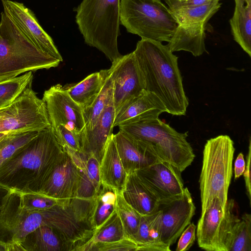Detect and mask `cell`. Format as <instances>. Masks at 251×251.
Wrapping results in <instances>:
<instances>
[{
  "label": "cell",
  "instance_id": "1",
  "mask_svg": "<svg viewBox=\"0 0 251 251\" xmlns=\"http://www.w3.org/2000/svg\"><path fill=\"white\" fill-rule=\"evenodd\" d=\"M133 53L147 91L157 96L167 112L186 114L189 101L178 65V57L161 42L141 39Z\"/></svg>",
  "mask_w": 251,
  "mask_h": 251
},
{
  "label": "cell",
  "instance_id": "2",
  "mask_svg": "<svg viewBox=\"0 0 251 251\" xmlns=\"http://www.w3.org/2000/svg\"><path fill=\"white\" fill-rule=\"evenodd\" d=\"M63 151L51 126L39 131L0 167V184L21 193H38Z\"/></svg>",
  "mask_w": 251,
  "mask_h": 251
},
{
  "label": "cell",
  "instance_id": "3",
  "mask_svg": "<svg viewBox=\"0 0 251 251\" xmlns=\"http://www.w3.org/2000/svg\"><path fill=\"white\" fill-rule=\"evenodd\" d=\"M120 0H83L75 21L85 42L103 53L112 62L122 57L118 49Z\"/></svg>",
  "mask_w": 251,
  "mask_h": 251
},
{
  "label": "cell",
  "instance_id": "4",
  "mask_svg": "<svg viewBox=\"0 0 251 251\" xmlns=\"http://www.w3.org/2000/svg\"><path fill=\"white\" fill-rule=\"evenodd\" d=\"M61 61L40 50L3 12L0 21V81L49 69Z\"/></svg>",
  "mask_w": 251,
  "mask_h": 251
},
{
  "label": "cell",
  "instance_id": "5",
  "mask_svg": "<svg viewBox=\"0 0 251 251\" xmlns=\"http://www.w3.org/2000/svg\"><path fill=\"white\" fill-rule=\"evenodd\" d=\"M234 152V142L228 135H220L206 141L199 180L201 213L216 198L226 206Z\"/></svg>",
  "mask_w": 251,
  "mask_h": 251
},
{
  "label": "cell",
  "instance_id": "6",
  "mask_svg": "<svg viewBox=\"0 0 251 251\" xmlns=\"http://www.w3.org/2000/svg\"><path fill=\"white\" fill-rule=\"evenodd\" d=\"M119 127L132 138L152 146L162 161L169 162L181 172L195 158L192 147L187 140L188 132H179L159 118Z\"/></svg>",
  "mask_w": 251,
  "mask_h": 251
},
{
  "label": "cell",
  "instance_id": "7",
  "mask_svg": "<svg viewBox=\"0 0 251 251\" xmlns=\"http://www.w3.org/2000/svg\"><path fill=\"white\" fill-rule=\"evenodd\" d=\"M120 23L141 39L169 42L178 24L161 0H121Z\"/></svg>",
  "mask_w": 251,
  "mask_h": 251
},
{
  "label": "cell",
  "instance_id": "8",
  "mask_svg": "<svg viewBox=\"0 0 251 251\" xmlns=\"http://www.w3.org/2000/svg\"><path fill=\"white\" fill-rule=\"evenodd\" d=\"M31 84L0 110V132L40 131L51 126L46 103L37 96Z\"/></svg>",
  "mask_w": 251,
  "mask_h": 251
},
{
  "label": "cell",
  "instance_id": "9",
  "mask_svg": "<svg viewBox=\"0 0 251 251\" xmlns=\"http://www.w3.org/2000/svg\"><path fill=\"white\" fill-rule=\"evenodd\" d=\"M237 212L233 199L227 200L224 207L219 199L214 198L201 213L196 226L199 247L208 251H226V239L234 225L240 219Z\"/></svg>",
  "mask_w": 251,
  "mask_h": 251
},
{
  "label": "cell",
  "instance_id": "10",
  "mask_svg": "<svg viewBox=\"0 0 251 251\" xmlns=\"http://www.w3.org/2000/svg\"><path fill=\"white\" fill-rule=\"evenodd\" d=\"M108 70L113 82L116 115L124 106L146 91L145 83L133 52L112 63Z\"/></svg>",
  "mask_w": 251,
  "mask_h": 251
},
{
  "label": "cell",
  "instance_id": "11",
  "mask_svg": "<svg viewBox=\"0 0 251 251\" xmlns=\"http://www.w3.org/2000/svg\"><path fill=\"white\" fill-rule=\"evenodd\" d=\"M42 99L52 128L62 125L79 135L85 125L83 109L72 99L65 87L60 84L51 86L45 91Z\"/></svg>",
  "mask_w": 251,
  "mask_h": 251
},
{
  "label": "cell",
  "instance_id": "12",
  "mask_svg": "<svg viewBox=\"0 0 251 251\" xmlns=\"http://www.w3.org/2000/svg\"><path fill=\"white\" fill-rule=\"evenodd\" d=\"M159 209L162 213L161 239L165 245L170 247L191 223L196 206L191 194L185 187L179 197L160 203Z\"/></svg>",
  "mask_w": 251,
  "mask_h": 251
},
{
  "label": "cell",
  "instance_id": "13",
  "mask_svg": "<svg viewBox=\"0 0 251 251\" xmlns=\"http://www.w3.org/2000/svg\"><path fill=\"white\" fill-rule=\"evenodd\" d=\"M1 0L3 12L25 37L44 53L62 61L52 39L40 25L32 11L22 3Z\"/></svg>",
  "mask_w": 251,
  "mask_h": 251
},
{
  "label": "cell",
  "instance_id": "14",
  "mask_svg": "<svg viewBox=\"0 0 251 251\" xmlns=\"http://www.w3.org/2000/svg\"><path fill=\"white\" fill-rule=\"evenodd\" d=\"M135 172L160 203L174 199L183 192L181 172L167 161H159Z\"/></svg>",
  "mask_w": 251,
  "mask_h": 251
},
{
  "label": "cell",
  "instance_id": "15",
  "mask_svg": "<svg viewBox=\"0 0 251 251\" xmlns=\"http://www.w3.org/2000/svg\"><path fill=\"white\" fill-rule=\"evenodd\" d=\"M79 178L78 167L69 154L64 151L38 193L59 200L75 198Z\"/></svg>",
  "mask_w": 251,
  "mask_h": 251
},
{
  "label": "cell",
  "instance_id": "16",
  "mask_svg": "<svg viewBox=\"0 0 251 251\" xmlns=\"http://www.w3.org/2000/svg\"><path fill=\"white\" fill-rule=\"evenodd\" d=\"M115 141L123 166L127 174L162 161L154 147L119 131Z\"/></svg>",
  "mask_w": 251,
  "mask_h": 251
},
{
  "label": "cell",
  "instance_id": "17",
  "mask_svg": "<svg viewBox=\"0 0 251 251\" xmlns=\"http://www.w3.org/2000/svg\"><path fill=\"white\" fill-rule=\"evenodd\" d=\"M116 113L112 100L105 108L95 126L90 129H83L79 135L81 152L94 155L100 163L106 145L113 133Z\"/></svg>",
  "mask_w": 251,
  "mask_h": 251
},
{
  "label": "cell",
  "instance_id": "18",
  "mask_svg": "<svg viewBox=\"0 0 251 251\" xmlns=\"http://www.w3.org/2000/svg\"><path fill=\"white\" fill-rule=\"evenodd\" d=\"M163 112L167 111L159 99L153 93L145 91L116 115L113 126L157 119Z\"/></svg>",
  "mask_w": 251,
  "mask_h": 251
},
{
  "label": "cell",
  "instance_id": "19",
  "mask_svg": "<svg viewBox=\"0 0 251 251\" xmlns=\"http://www.w3.org/2000/svg\"><path fill=\"white\" fill-rule=\"evenodd\" d=\"M121 195L141 216L151 214L159 209V201L135 172L128 174Z\"/></svg>",
  "mask_w": 251,
  "mask_h": 251
},
{
  "label": "cell",
  "instance_id": "20",
  "mask_svg": "<svg viewBox=\"0 0 251 251\" xmlns=\"http://www.w3.org/2000/svg\"><path fill=\"white\" fill-rule=\"evenodd\" d=\"M100 169L101 184L121 194L128 174L119 155L113 133L107 142Z\"/></svg>",
  "mask_w": 251,
  "mask_h": 251
},
{
  "label": "cell",
  "instance_id": "21",
  "mask_svg": "<svg viewBox=\"0 0 251 251\" xmlns=\"http://www.w3.org/2000/svg\"><path fill=\"white\" fill-rule=\"evenodd\" d=\"M205 25L204 24L178 25L167 47L172 52L183 50L196 57L202 55L206 51Z\"/></svg>",
  "mask_w": 251,
  "mask_h": 251
},
{
  "label": "cell",
  "instance_id": "22",
  "mask_svg": "<svg viewBox=\"0 0 251 251\" xmlns=\"http://www.w3.org/2000/svg\"><path fill=\"white\" fill-rule=\"evenodd\" d=\"M161 210L148 215L141 216L137 233L133 241L137 244L138 251H170L161 239Z\"/></svg>",
  "mask_w": 251,
  "mask_h": 251
},
{
  "label": "cell",
  "instance_id": "23",
  "mask_svg": "<svg viewBox=\"0 0 251 251\" xmlns=\"http://www.w3.org/2000/svg\"><path fill=\"white\" fill-rule=\"evenodd\" d=\"M25 251H72L69 244L54 228L42 225L21 243Z\"/></svg>",
  "mask_w": 251,
  "mask_h": 251
},
{
  "label": "cell",
  "instance_id": "24",
  "mask_svg": "<svg viewBox=\"0 0 251 251\" xmlns=\"http://www.w3.org/2000/svg\"><path fill=\"white\" fill-rule=\"evenodd\" d=\"M79 178L77 198L92 199L98 194L101 185L100 163L93 155H89L77 165Z\"/></svg>",
  "mask_w": 251,
  "mask_h": 251
},
{
  "label": "cell",
  "instance_id": "25",
  "mask_svg": "<svg viewBox=\"0 0 251 251\" xmlns=\"http://www.w3.org/2000/svg\"><path fill=\"white\" fill-rule=\"evenodd\" d=\"M107 72L102 70L86 76L77 84L66 87L72 99L83 109L90 106L100 92Z\"/></svg>",
  "mask_w": 251,
  "mask_h": 251
},
{
  "label": "cell",
  "instance_id": "26",
  "mask_svg": "<svg viewBox=\"0 0 251 251\" xmlns=\"http://www.w3.org/2000/svg\"><path fill=\"white\" fill-rule=\"evenodd\" d=\"M233 39L251 57V2L235 5L229 20Z\"/></svg>",
  "mask_w": 251,
  "mask_h": 251
},
{
  "label": "cell",
  "instance_id": "27",
  "mask_svg": "<svg viewBox=\"0 0 251 251\" xmlns=\"http://www.w3.org/2000/svg\"><path fill=\"white\" fill-rule=\"evenodd\" d=\"M125 237L126 236L125 230L116 209L106 221L96 229L91 238L77 251H91L96 244L114 242Z\"/></svg>",
  "mask_w": 251,
  "mask_h": 251
},
{
  "label": "cell",
  "instance_id": "28",
  "mask_svg": "<svg viewBox=\"0 0 251 251\" xmlns=\"http://www.w3.org/2000/svg\"><path fill=\"white\" fill-rule=\"evenodd\" d=\"M221 5V3L217 2L197 6L168 8L178 25L206 24Z\"/></svg>",
  "mask_w": 251,
  "mask_h": 251
},
{
  "label": "cell",
  "instance_id": "29",
  "mask_svg": "<svg viewBox=\"0 0 251 251\" xmlns=\"http://www.w3.org/2000/svg\"><path fill=\"white\" fill-rule=\"evenodd\" d=\"M112 100H113V82L109 71L107 69L103 85L100 92L91 105L83 109L85 123L83 129H91L95 126L104 110Z\"/></svg>",
  "mask_w": 251,
  "mask_h": 251
},
{
  "label": "cell",
  "instance_id": "30",
  "mask_svg": "<svg viewBox=\"0 0 251 251\" xmlns=\"http://www.w3.org/2000/svg\"><path fill=\"white\" fill-rule=\"evenodd\" d=\"M226 251H251V216L245 213L233 226L226 242Z\"/></svg>",
  "mask_w": 251,
  "mask_h": 251
},
{
  "label": "cell",
  "instance_id": "31",
  "mask_svg": "<svg viewBox=\"0 0 251 251\" xmlns=\"http://www.w3.org/2000/svg\"><path fill=\"white\" fill-rule=\"evenodd\" d=\"M117 194L112 188L102 184L96 196L94 223L96 229L116 210Z\"/></svg>",
  "mask_w": 251,
  "mask_h": 251
},
{
  "label": "cell",
  "instance_id": "32",
  "mask_svg": "<svg viewBox=\"0 0 251 251\" xmlns=\"http://www.w3.org/2000/svg\"><path fill=\"white\" fill-rule=\"evenodd\" d=\"M33 79L32 72L0 81V106L11 104L26 88Z\"/></svg>",
  "mask_w": 251,
  "mask_h": 251
},
{
  "label": "cell",
  "instance_id": "33",
  "mask_svg": "<svg viewBox=\"0 0 251 251\" xmlns=\"http://www.w3.org/2000/svg\"><path fill=\"white\" fill-rule=\"evenodd\" d=\"M39 131L11 132L0 140V167L18 150L29 142Z\"/></svg>",
  "mask_w": 251,
  "mask_h": 251
},
{
  "label": "cell",
  "instance_id": "34",
  "mask_svg": "<svg viewBox=\"0 0 251 251\" xmlns=\"http://www.w3.org/2000/svg\"><path fill=\"white\" fill-rule=\"evenodd\" d=\"M116 210L126 237L133 241L138 229L141 215L125 201L121 194L116 193Z\"/></svg>",
  "mask_w": 251,
  "mask_h": 251
},
{
  "label": "cell",
  "instance_id": "35",
  "mask_svg": "<svg viewBox=\"0 0 251 251\" xmlns=\"http://www.w3.org/2000/svg\"><path fill=\"white\" fill-rule=\"evenodd\" d=\"M68 200H57L39 193H21L23 205L26 209L33 211L49 209L56 205L63 204Z\"/></svg>",
  "mask_w": 251,
  "mask_h": 251
},
{
  "label": "cell",
  "instance_id": "36",
  "mask_svg": "<svg viewBox=\"0 0 251 251\" xmlns=\"http://www.w3.org/2000/svg\"><path fill=\"white\" fill-rule=\"evenodd\" d=\"M56 139L61 147H68L75 151L81 152L79 135L62 125L52 128Z\"/></svg>",
  "mask_w": 251,
  "mask_h": 251
},
{
  "label": "cell",
  "instance_id": "37",
  "mask_svg": "<svg viewBox=\"0 0 251 251\" xmlns=\"http://www.w3.org/2000/svg\"><path fill=\"white\" fill-rule=\"evenodd\" d=\"M137 247L134 241L125 237L114 242L96 244L91 251H137Z\"/></svg>",
  "mask_w": 251,
  "mask_h": 251
},
{
  "label": "cell",
  "instance_id": "38",
  "mask_svg": "<svg viewBox=\"0 0 251 251\" xmlns=\"http://www.w3.org/2000/svg\"><path fill=\"white\" fill-rule=\"evenodd\" d=\"M196 226L190 223L182 232L178 241L176 251H186L193 245L196 239Z\"/></svg>",
  "mask_w": 251,
  "mask_h": 251
},
{
  "label": "cell",
  "instance_id": "39",
  "mask_svg": "<svg viewBox=\"0 0 251 251\" xmlns=\"http://www.w3.org/2000/svg\"><path fill=\"white\" fill-rule=\"evenodd\" d=\"M222 0H164L169 8L201 6L220 2Z\"/></svg>",
  "mask_w": 251,
  "mask_h": 251
},
{
  "label": "cell",
  "instance_id": "40",
  "mask_svg": "<svg viewBox=\"0 0 251 251\" xmlns=\"http://www.w3.org/2000/svg\"><path fill=\"white\" fill-rule=\"evenodd\" d=\"M251 139L249 140V145L248 153L246 156V164L245 169L243 173L245 181V185L247 191V195L251 203V178H250V161L251 153Z\"/></svg>",
  "mask_w": 251,
  "mask_h": 251
},
{
  "label": "cell",
  "instance_id": "41",
  "mask_svg": "<svg viewBox=\"0 0 251 251\" xmlns=\"http://www.w3.org/2000/svg\"><path fill=\"white\" fill-rule=\"evenodd\" d=\"M246 163L242 153L238 154L234 163V178L237 179L242 176L245 169Z\"/></svg>",
  "mask_w": 251,
  "mask_h": 251
},
{
  "label": "cell",
  "instance_id": "42",
  "mask_svg": "<svg viewBox=\"0 0 251 251\" xmlns=\"http://www.w3.org/2000/svg\"><path fill=\"white\" fill-rule=\"evenodd\" d=\"M11 190L0 184V213Z\"/></svg>",
  "mask_w": 251,
  "mask_h": 251
},
{
  "label": "cell",
  "instance_id": "43",
  "mask_svg": "<svg viewBox=\"0 0 251 251\" xmlns=\"http://www.w3.org/2000/svg\"><path fill=\"white\" fill-rule=\"evenodd\" d=\"M235 5L242 6L246 3L251 2V0H234Z\"/></svg>",
  "mask_w": 251,
  "mask_h": 251
},
{
  "label": "cell",
  "instance_id": "44",
  "mask_svg": "<svg viewBox=\"0 0 251 251\" xmlns=\"http://www.w3.org/2000/svg\"><path fill=\"white\" fill-rule=\"evenodd\" d=\"M0 251H7V246L6 244L0 242Z\"/></svg>",
  "mask_w": 251,
  "mask_h": 251
},
{
  "label": "cell",
  "instance_id": "45",
  "mask_svg": "<svg viewBox=\"0 0 251 251\" xmlns=\"http://www.w3.org/2000/svg\"><path fill=\"white\" fill-rule=\"evenodd\" d=\"M9 133L0 132V140Z\"/></svg>",
  "mask_w": 251,
  "mask_h": 251
},
{
  "label": "cell",
  "instance_id": "46",
  "mask_svg": "<svg viewBox=\"0 0 251 251\" xmlns=\"http://www.w3.org/2000/svg\"><path fill=\"white\" fill-rule=\"evenodd\" d=\"M8 106V105H7ZM7 106H0V110Z\"/></svg>",
  "mask_w": 251,
  "mask_h": 251
}]
</instances>
